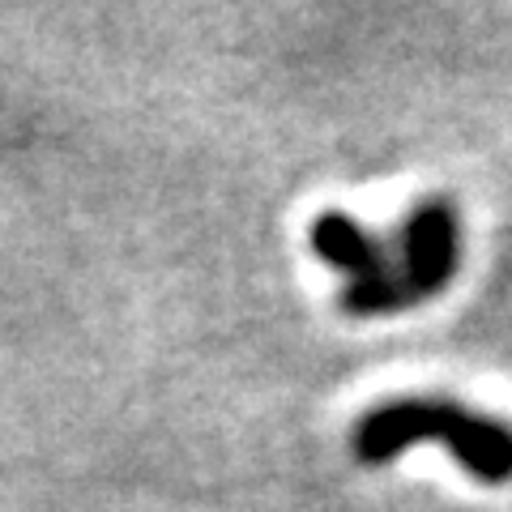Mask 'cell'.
Segmentation results:
<instances>
[{"instance_id": "3957f363", "label": "cell", "mask_w": 512, "mask_h": 512, "mask_svg": "<svg viewBox=\"0 0 512 512\" xmlns=\"http://www.w3.org/2000/svg\"><path fill=\"white\" fill-rule=\"evenodd\" d=\"M308 244H312V252H316L325 265L342 269L346 282L367 278V274H376V269L389 265V252H384L380 239L367 231L363 222H355L350 214H338V210L320 214V218L312 222Z\"/></svg>"}, {"instance_id": "6da1fadb", "label": "cell", "mask_w": 512, "mask_h": 512, "mask_svg": "<svg viewBox=\"0 0 512 512\" xmlns=\"http://www.w3.org/2000/svg\"><path fill=\"white\" fill-rule=\"evenodd\" d=\"M419 440H436L478 483H512V427L474 414L444 397H397L367 410L355 427V457L363 466H384Z\"/></svg>"}, {"instance_id": "7a4b0ae2", "label": "cell", "mask_w": 512, "mask_h": 512, "mask_svg": "<svg viewBox=\"0 0 512 512\" xmlns=\"http://www.w3.org/2000/svg\"><path fill=\"white\" fill-rule=\"evenodd\" d=\"M461 265V218L448 197H427L406 214L402 231H397V261L393 274L402 291L414 303L440 295L453 282Z\"/></svg>"}]
</instances>
